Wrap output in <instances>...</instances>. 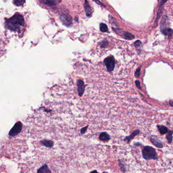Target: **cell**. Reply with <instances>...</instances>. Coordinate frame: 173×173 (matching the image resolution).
Returning <instances> with one entry per match:
<instances>
[{"mask_svg":"<svg viewBox=\"0 0 173 173\" xmlns=\"http://www.w3.org/2000/svg\"><path fill=\"white\" fill-rule=\"evenodd\" d=\"M142 154L144 159L146 160H158V155L155 148L151 146H144L142 150Z\"/></svg>","mask_w":173,"mask_h":173,"instance_id":"cell-1","label":"cell"},{"mask_svg":"<svg viewBox=\"0 0 173 173\" xmlns=\"http://www.w3.org/2000/svg\"><path fill=\"white\" fill-rule=\"evenodd\" d=\"M21 22L23 23V18H21V17L14 16L9 20L8 21V26L9 27H10L11 29H15L18 26H20L23 24L21 23Z\"/></svg>","mask_w":173,"mask_h":173,"instance_id":"cell-2","label":"cell"},{"mask_svg":"<svg viewBox=\"0 0 173 173\" xmlns=\"http://www.w3.org/2000/svg\"><path fill=\"white\" fill-rule=\"evenodd\" d=\"M23 130V124L20 121L16 122L9 132V135L10 137H15L20 133Z\"/></svg>","mask_w":173,"mask_h":173,"instance_id":"cell-3","label":"cell"},{"mask_svg":"<svg viewBox=\"0 0 173 173\" xmlns=\"http://www.w3.org/2000/svg\"><path fill=\"white\" fill-rule=\"evenodd\" d=\"M104 63L107 68L108 72H111L114 69L115 62L114 57L112 56H110L106 58L104 60Z\"/></svg>","mask_w":173,"mask_h":173,"instance_id":"cell-4","label":"cell"},{"mask_svg":"<svg viewBox=\"0 0 173 173\" xmlns=\"http://www.w3.org/2000/svg\"><path fill=\"white\" fill-rule=\"evenodd\" d=\"M150 140L151 142L153 144L158 148H163L164 147V145L163 143L160 140H159L155 135H151L150 137Z\"/></svg>","mask_w":173,"mask_h":173,"instance_id":"cell-5","label":"cell"},{"mask_svg":"<svg viewBox=\"0 0 173 173\" xmlns=\"http://www.w3.org/2000/svg\"><path fill=\"white\" fill-rule=\"evenodd\" d=\"M140 133V131L139 130H136L134 131L132 134L128 136H126V137L124 139V141L126 142L127 143H129L131 140L133 139L136 135H138Z\"/></svg>","mask_w":173,"mask_h":173,"instance_id":"cell-6","label":"cell"},{"mask_svg":"<svg viewBox=\"0 0 173 173\" xmlns=\"http://www.w3.org/2000/svg\"><path fill=\"white\" fill-rule=\"evenodd\" d=\"M99 139L102 141L108 142L111 139V137L107 132H102L99 135Z\"/></svg>","mask_w":173,"mask_h":173,"instance_id":"cell-7","label":"cell"},{"mask_svg":"<svg viewBox=\"0 0 173 173\" xmlns=\"http://www.w3.org/2000/svg\"><path fill=\"white\" fill-rule=\"evenodd\" d=\"M42 145L48 148H51L54 145V142L51 140H43L40 142Z\"/></svg>","mask_w":173,"mask_h":173,"instance_id":"cell-8","label":"cell"},{"mask_svg":"<svg viewBox=\"0 0 173 173\" xmlns=\"http://www.w3.org/2000/svg\"><path fill=\"white\" fill-rule=\"evenodd\" d=\"M157 128L158 129L159 132L161 135H164L167 134L169 132L170 130L168 129L167 127L162 125H157Z\"/></svg>","mask_w":173,"mask_h":173,"instance_id":"cell-9","label":"cell"},{"mask_svg":"<svg viewBox=\"0 0 173 173\" xmlns=\"http://www.w3.org/2000/svg\"><path fill=\"white\" fill-rule=\"evenodd\" d=\"M37 173H51V171L47 164H44L38 169Z\"/></svg>","mask_w":173,"mask_h":173,"instance_id":"cell-10","label":"cell"},{"mask_svg":"<svg viewBox=\"0 0 173 173\" xmlns=\"http://www.w3.org/2000/svg\"><path fill=\"white\" fill-rule=\"evenodd\" d=\"M173 130H170L169 132L166 135V139L167 140L168 143L169 144H171L173 142Z\"/></svg>","mask_w":173,"mask_h":173,"instance_id":"cell-11","label":"cell"},{"mask_svg":"<svg viewBox=\"0 0 173 173\" xmlns=\"http://www.w3.org/2000/svg\"><path fill=\"white\" fill-rule=\"evenodd\" d=\"M118 163H119V166L120 169H121V171L123 173H125L126 171H127L125 165L124 164V163H122V161H121V160H118Z\"/></svg>","mask_w":173,"mask_h":173,"instance_id":"cell-12","label":"cell"},{"mask_svg":"<svg viewBox=\"0 0 173 173\" xmlns=\"http://www.w3.org/2000/svg\"><path fill=\"white\" fill-rule=\"evenodd\" d=\"M124 38L127 40H132L134 39L135 36L134 35H132V34L128 33V32H125L124 33Z\"/></svg>","mask_w":173,"mask_h":173,"instance_id":"cell-13","label":"cell"},{"mask_svg":"<svg viewBox=\"0 0 173 173\" xmlns=\"http://www.w3.org/2000/svg\"><path fill=\"white\" fill-rule=\"evenodd\" d=\"M100 29H101V31L102 32H108V29L107 25L105 24V23H101V25H100Z\"/></svg>","mask_w":173,"mask_h":173,"instance_id":"cell-14","label":"cell"},{"mask_svg":"<svg viewBox=\"0 0 173 173\" xmlns=\"http://www.w3.org/2000/svg\"><path fill=\"white\" fill-rule=\"evenodd\" d=\"M87 128H88V126H86V127H84L83 128L81 129V130H80V133H81V134H85L86 131H87Z\"/></svg>","mask_w":173,"mask_h":173,"instance_id":"cell-15","label":"cell"},{"mask_svg":"<svg viewBox=\"0 0 173 173\" xmlns=\"http://www.w3.org/2000/svg\"><path fill=\"white\" fill-rule=\"evenodd\" d=\"M140 68H139L137 70V71L135 72V76L137 77H138L140 75Z\"/></svg>","mask_w":173,"mask_h":173,"instance_id":"cell-16","label":"cell"},{"mask_svg":"<svg viewBox=\"0 0 173 173\" xmlns=\"http://www.w3.org/2000/svg\"><path fill=\"white\" fill-rule=\"evenodd\" d=\"M135 83H136V85H137V86H138L139 88H141V87L140 86V83H139V82L138 81H136Z\"/></svg>","mask_w":173,"mask_h":173,"instance_id":"cell-17","label":"cell"},{"mask_svg":"<svg viewBox=\"0 0 173 173\" xmlns=\"http://www.w3.org/2000/svg\"><path fill=\"white\" fill-rule=\"evenodd\" d=\"M170 105L172 107H173V101L171 100V101H170Z\"/></svg>","mask_w":173,"mask_h":173,"instance_id":"cell-18","label":"cell"},{"mask_svg":"<svg viewBox=\"0 0 173 173\" xmlns=\"http://www.w3.org/2000/svg\"><path fill=\"white\" fill-rule=\"evenodd\" d=\"M90 173H99V172H98V171H97L96 170H93L92 171V172H90Z\"/></svg>","mask_w":173,"mask_h":173,"instance_id":"cell-19","label":"cell"},{"mask_svg":"<svg viewBox=\"0 0 173 173\" xmlns=\"http://www.w3.org/2000/svg\"><path fill=\"white\" fill-rule=\"evenodd\" d=\"M103 173H108V172H103Z\"/></svg>","mask_w":173,"mask_h":173,"instance_id":"cell-20","label":"cell"}]
</instances>
